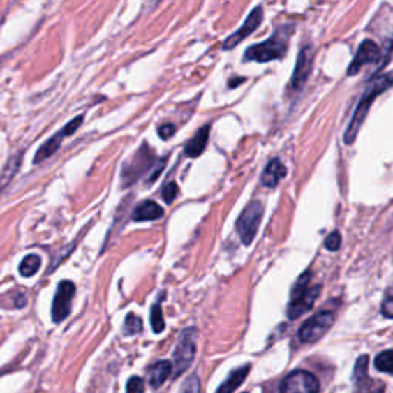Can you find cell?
<instances>
[{"label": "cell", "instance_id": "d4e9b609", "mask_svg": "<svg viewBox=\"0 0 393 393\" xmlns=\"http://www.w3.org/2000/svg\"><path fill=\"white\" fill-rule=\"evenodd\" d=\"M369 357L367 355H361L357 359V364L355 369H353V383L364 380L369 376Z\"/></svg>", "mask_w": 393, "mask_h": 393}, {"label": "cell", "instance_id": "4fadbf2b", "mask_svg": "<svg viewBox=\"0 0 393 393\" xmlns=\"http://www.w3.org/2000/svg\"><path fill=\"white\" fill-rule=\"evenodd\" d=\"M381 57V51L380 46L376 45L373 40H364L363 43L359 45V48L355 54V57L350 61V65L348 68V75L352 77L361 71V68L369 65V64H375L378 61Z\"/></svg>", "mask_w": 393, "mask_h": 393}, {"label": "cell", "instance_id": "4dcf8cb0", "mask_svg": "<svg viewBox=\"0 0 393 393\" xmlns=\"http://www.w3.org/2000/svg\"><path fill=\"white\" fill-rule=\"evenodd\" d=\"M174 133H175V126L171 125V123H165V125H161L158 128V135L163 138V140H169Z\"/></svg>", "mask_w": 393, "mask_h": 393}, {"label": "cell", "instance_id": "7a4b0ae2", "mask_svg": "<svg viewBox=\"0 0 393 393\" xmlns=\"http://www.w3.org/2000/svg\"><path fill=\"white\" fill-rule=\"evenodd\" d=\"M294 33V27L283 25L275 29V33L258 45H252L246 50L243 60L244 61H258L266 64L271 60H279L286 56L290 36Z\"/></svg>", "mask_w": 393, "mask_h": 393}, {"label": "cell", "instance_id": "3957f363", "mask_svg": "<svg viewBox=\"0 0 393 393\" xmlns=\"http://www.w3.org/2000/svg\"><path fill=\"white\" fill-rule=\"evenodd\" d=\"M312 272H304L297 280L294 289H292L290 303L288 306V317L289 320H297L304 315L307 311L312 309V306L317 302L321 292V286L315 284L312 286Z\"/></svg>", "mask_w": 393, "mask_h": 393}, {"label": "cell", "instance_id": "7c38bea8", "mask_svg": "<svg viewBox=\"0 0 393 393\" xmlns=\"http://www.w3.org/2000/svg\"><path fill=\"white\" fill-rule=\"evenodd\" d=\"M312 66H313V50H312V46H304V48L298 54L294 74H292V79H290L292 89L302 91L304 88L306 82L309 80V77H311Z\"/></svg>", "mask_w": 393, "mask_h": 393}, {"label": "cell", "instance_id": "f546056e", "mask_svg": "<svg viewBox=\"0 0 393 393\" xmlns=\"http://www.w3.org/2000/svg\"><path fill=\"white\" fill-rule=\"evenodd\" d=\"M144 392V383L138 376H133L126 384V393H143Z\"/></svg>", "mask_w": 393, "mask_h": 393}, {"label": "cell", "instance_id": "ffe728a7", "mask_svg": "<svg viewBox=\"0 0 393 393\" xmlns=\"http://www.w3.org/2000/svg\"><path fill=\"white\" fill-rule=\"evenodd\" d=\"M40 266H42V258L36 255V253H31V255H27L22 260V263L19 266V272L22 276H25V279H29V276H33L38 272Z\"/></svg>", "mask_w": 393, "mask_h": 393}, {"label": "cell", "instance_id": "8fae6325", "mask_svg": "<svg viewBox=\"0 0 393 393\" xmlns=\"http://www.w3.org/2000/svg\"><path fill=\"white\" fill-rule=\"evenodd\" d=\"M265 17V13H263V6H255L252 10V13L249 14V17L244 20V23L242 25V28L235 31L234 34H230L225 43H223V50L229 51V50H234L237 45H240L246 37L251 36L252 33H255L258 29V27L261 25V22H263Z\"/></svg>", "mask_w": 393, "mask_h": 393}, {"label": "cell", "instance_id": "5b68a950", "mask_svg": "<svg viewBox=\"0 0 393 393\" xmlns=\"http://www.w3.org/2000/svg\"><path fill=\"white\" fill-rule=\"evenodd\" d=\"M263 205L257 202V200L246 205V207L242 211L240 217L237 220V232L240 235L243 244L249 246L253 242V238L257 235L260 221L263 218Z\"/></svg>", "mask_w": 393, "mask_h": 393}, {"label": "cell", "instance_id": "52a82bcc", "mask_svg": "<svg viewBox=\"0 0 393 393\" xmlns=\"http://www.w3.org/2000/svg\"><path fill=\"white\" fill-rule=\"evenodd\" d=\"M334 322H335V315L330 311H322L317 315H313V317L307 320L302 326V329H299L298 332L299 341L311 344L321 340V338L329 332V329L334 326Z\"/></svg>", "mask_w": 393, "mask_h": 393}, {"label": "cell", "instance_id": "2e32d148", "mask_svg": "<svg viewBox=\"0 0 393 393\" xmlns=\"http://www.w3.org/2000/svg\"><path fill=\"white\" fill-rule=\"evenodd\" d=\"M172 373V364L171 361H157L156 364H152L148 369V375H149V384L151 387L158 389L165 384V381L171 376Z\"/></svg>", "mask_w": 393, "mask_h": 393}, {"label": "cell", "instance_id": "603a6c76", "mask_svg": "<svg viewBox=\"0 0 393 393\" xmlns=\"http://www.w3.org/2000/svg\"><path fill=\"white\" fill-rule=\"evenodd\" d=\"M375 367L384 373L393 372V353L392 350H384L375 358Z\"/></svg>", "mask_w": 393, "mask_h": 393}, {"label": "cell", "instance_id": "e0dca14e", "mask_svg": "<svg viewBox=\"0 0 393 393\" xmlns=\"http://www.w3.org/2000/svg\"><path fill=\"white\" fill-rule=\"evenodd\" d=\"M161 217H163V209L156 202H152V200L140 203L133 212L134 221H154L160 220Z\"/></svg>", "mask_w": 393, "mask_h": 393}, {"label": "cell", "instance_id": "f1b7e54d", "mask_svg": "<svg viewBox=\"0 0 393 393\" xmlns=\"http://www.w3.org/2000/svg\"><path fill=\"white\" fill-rule=\"evenodd\" d=\"M325 246H326V249L327 251H338L340 249V246H341V235L340 232H332V234H329L327 238H326V242H325Z\"/></svg>", "mask_w": 393, "mask_h": 393}, {"label": "cell", "instance_id": "cb8c5ba5", "mask_svg": "<svg viewBox=\"0 0 393 393\" xmlns=\"http://www.w3.org/2000/svg\"><path fill=\"white\" fill-rule=\"evenodd\" d=\"M142 329H143L142 318L137 317L134 313H128V317L125 320V326H123V332H125V335L140 334Z\"/></svg>", "mask_w": 393, "mask_h": 393}, {"label": "cell", "instance_id": "4316f807", "mask_svg": "<svg viewBox=\"0 0 393 393\" xmlns=\"http://www.w3.org/2000/svg\"><path fill=\"white\" fill-rule=\"evenodd\" d=\"M177 194H179V186H177L175 181L166 183L163 189H161V197H163L165 203H168V205H171L174 202Z\"/></svg>", "mask_w": 393, "mask_h": 393}, {"label": "cell", "instance_id": "44dd1931", "mask_svg": "<svg viewBox=\"0 0 393 393\" xmlns=\"http://www.w3.org/2000/svg\"><path fill=\"white\" fill-rule=\"evenodd\" d=\"M357 390L358 393H384V383L373 381L371 376L367 378L357 381Z\"/></svg>", "mask_w": 393, "mask_h": 393}, {"label": "cell", "instance_id": "5bb4252c", "mask_svg": "<svg viewBox=\"0 0 393 393\" xmlns=\"http://www.w3.org/2000/svg\"><path fill=\"white\" fill-rule=\"evenodd\" d=\"M209 131H211V125H205L200 128L195 135L184 144V156L189 158H195L198 156H202L203 151L206 149L207 140H209Z\"/></svg>", "mask_w": 393, "mask_h": 393}, {"label": "cell", "instance_id": "7402d4cb", "mask_svg": "<svg viewBox=\"0 0 393 393\" xmlns=\"http://www.w3.org/2000/svg\"><path fill=\"white\" fill-rule=\"evenodd\" d=\"M151 326L156 334H161L165 330V320L163 311H161L160 303H156L151 309Z\"/></svg>", "mask_w": 393, "mask_h": 393}, {"label": "cell", "instance_id": "8992f818", "mask_svg": "<svg viewBox=\"0 0 393 393\" xmlns=\"http://www.w3.org/2000/svg\"><path fill=\"white\" fill-rule=\"evenodd\" d=\"M154 161H156V154H154V151L148 144H143L142 148L135 152V156L129 161H126L125 166L121 169L123 186L128 188L140 179L144 172H148V169L154 165Z\"/></svg>", "mask_w": 393, "mask_h": 393}, {"label": "cell", "instance_id": "9a60e30c", "mask_svg": "<svg viewBox=\"0 0 393 393\" xmlns=\"http://www.w3.org/2000/svg\"><path fill=\"white\" fill-rule=\"evenodd\" d=\"M284 177H286V166L279 158H274L269 161L263 174H261V184L266 188H275Z\"/></svg>", "mask_w": 393, "mask_h": 393}, {"label": "cell", "instance_id": "83f0119b", "mask_svg": "<svg viewBox=\"0 0 393 393\" xmlns=\"http://www.w3.org/2000/svg\"><path fill=\"white\" fill-rule=\"evenodd\" d=\"M381 311H383V315L386 318H392L393 317V295H392V289L390 288L386 292V297H384Z\"/></svg>", "mask_w": 393, "mask_h": 393}, {"label": "cell", "instance_id": "9c48e42d", "mask_svg": "<svg viewBox=\"0 0 393 393\" xmlns=\"http://www.w3.org/2000/svg\"><path fill=\"white\" fill-rule=\"evenodd\" d=\"M74 295H75V286L73 281L64 280L59 283L56 295H54L52 299V309H51L54 322H57L59 325V322L68 318V315L71 313V303Z\"/></svg>", "mask_w": 393, "mask_h": 393}, {"label": "cell", "instance_id": "30bf717a", "mask_svg": "<svg viewBox=\"0 0 393 393\" xmlns=\"http://www.w3.org/2000/svg\"><path fill=\"white\" fill-rule=\"evenodd\" d=\"M82 121H83V115H79V117L73 119L71 121L68 123V125H65L64 128H61L57 134H54L51 138H48V140H46V142L40 146V148H38V151L36 152L34 163H36V165L42 163V161H45L46 158L51 157L52 154H56L57 149L60 148L61 142H64L66 137L73 135V134L75 133V131L80 128Z\"/></svg>", "mask_w": 393, "mask_h": 393}, {"label": "cell", "instance_id": "ba28073f", "mask_svg": "<svg viewBox=\"0 0 393 393\" xmlns=\"http://www.w3.org/2000/svg\"><path fill=\"white\" fill-rule=\"evenodd\" d=\"M320 383L315 378V375L307 371L290 372L286 378L283 380L280 393H318Z\"/></svg>", "mask_w": 393, "mask_h": 393}, {"label": "cell", "instance_id": "ac0fdd59", "mask_svg": "<svg viewBox=\"0 0 393 393\" xmlns=\"http://www.w3.org/2000/svg\"><path fill=\"white\" fill-rule=\"evenodd\" d=\"M249 371H251V366H243L240 369H235V371L229 373L226 381L218 387L217 393H232L235 389L242 386L243 381L246 380V376H248Z\"/></svg>", "mask_w": 393, "mask_h": 393}, {"label": "cell", "instance_id": "6da1fadb", "mask_svg": "<svg viewBox=\"0 0 393 393\" xmlns=\"http://www.w3.org/2000/svg\"><path fill=\"white\" fill-rule=\"evenodd\" d=\"M390 87H392V75L389 73L375 77V79L367 84L364 94L361 96L357 110H355V112H353L349 126L344 133L343 138H344L346 144H352L353 142H355V138L359 133L361 126H363V123L367 117V112H369V110H371L375 97L383 94V92L387 91Z\"/></svg>", "mask_w": 393, "mask_h": 393}, {"label": "cell", "instance_id": "484cf974", "mask_svg": "<svg viewBox=\"0 0 393 393\" xmlns=\"http://www.w3.org/2000/svg\"><path fill=\"white\" fill-rule=\"evenodd\" d=\"M179 393H200V380L197 373H192L184 380Z\"/></svg>", "mask_w": 393, "mask_h": 393}, {"label": "cell", "instance_id": "d6986e66", "mask_svg": "<svg viewBox=\"0 0 393 393\" xmlns=\"http://www.w3.org/2000/svg\"><path fill=\"white\" fill-rule=\"evenodd\" d=\"M22 158H23V154L20 152V154H15V156H13L10 160L6 161L2 172H0V189L8 186V183L13 180V177L15 175V172L19 171V168L22 165Z\"/></svg>", "mask_w": 393, "mask_h": 393}, {"label": "cell", "instance_id": "277c9868", "mask_svg": "<svg viewBox=\"0 0 393 393\" xmlns=\"http://www.w3.org/2000/svg\"><path fill=\"white\" fill-rule=\"evenodd\" d=\"M197 353V329L189 327L183 330L180 335L179 344L174 350V361H172V373L174 376H180L183 372H186L194 363Z\"/></svg>", "mask_w": 393, "mask_h": 393}]
</instances>
